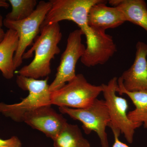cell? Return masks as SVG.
<instances>
[{
  "label": "cell",
  "mask_w": 147,
  "mask_h": 147,
  "mask_svg": "<svg viewBox=\"0 0 147 147\" xmlns=\"http://www.w3.org/2000/svg\"><path fill=\"white\" fill-rule=\"evenodd\" d=\"M94 38L87 44L81 62L87 67L103 65L107 62L117 52V46L113 37L105 31L92 30Z\"/></svg>",
  "instance_id": "obj_10"
},
{
  "label": "cell",
  "mask_w": 147,
  "mask_h": 147,
  "mask_svg": "<svg viewBox=\"0 0 147 147\" xmlns=\"http://www.w3.org/2000/svg\"><path fill=\"white\" fill-rule=\"evenodd\" d=\"M23 122L53 140L67 123L62 115L57 113L51 105L41 106L27 113Z\"/></svg>",
  "instance_id": "obj_9"
},
{
  "label": "cell",
  "mask_w": 147,
  "mask_h": 147,
  "mask_svg": "<svg viewBox=\"0 0 147 147\" xmlns=\"http://www.w3.org/2000/svg\"><path fill=\"white\" fill-rule=\"evenodd\" d=\"M102 90L101 85L90 84L79 74L61 88L51 92V104L74 109L86 108L97 98Z\"/></svg>",
  "instance_id": "obj_4"
},
{
  "label": "cell",
  "mask_w": 147,
  "mask_h": 147,
  "mask_svg": "<svg viewBox=\"0 0 147 147\" xmlns=\"http://www.w3.org/2000/svg\"><path fill=\"white\" fill-rule=\"evenodd\" d=\"M48 79V77L44 80H38L17 75L16 84L23 90L28 91V95L15 104L0 102V113L15 121L22 122L27 113L41 106L52 105Z\"/></svg>",
  "instance_id": "obj_2"
},
{
  "label": "cell",
  "mask_w": 147,
  "mask_h": 147,
  "mask_svg": "<svg viewBox=\"0 0 147 147\" xmlns=\"http://www.w3.org/2000/svg\"><path fill=\"white\" fill-rule=\"evenodd\" d=\"M9 5L6 1L5 0H0V7H4L5 8H8Z\"/></svg>",
  "instance_id": "obj_20"
},
{
  "label": "cell",
  "mask_w": 147,
  "mask_h": 147,
  "mask_svg": "<svg viewBox=\"0 0 147 147\" xmlns=\"http://www.w3.org/2000/svg\"><path fill=\"white\" fill-rule=\"evenodd\" d=\"M117 77H114L108 84L101 85L104 100L110 117L108 126L112 131H119L123 134L128 143L132 144L135 130L143 124L132 122L128 119V102L125 98L117 95Z\"/></svg>",
  "instance_id": "obj_6"
},
{
  "label": "cell",
  "mask_w": 147,
  "mask_h": 147,
  "mask_svg": "<svg viewBox=\"0 0 147 147\" xmlns=\"http://www.w3.org/2000/svg\"><path fill=\"white\" fill-rule=\"evenodd\" d=\"M136 48L133 64L120 76L124 88L128 91L147 90V44L138 41Z\"/></svg>",
  "instance_id": "obj_11"
},
{
  "label": "cell",
  "mask_w": 147,
  "mask_h": 147,
  "mask_svg": "<svg viewBox=\"0 0 147 147\" xmlns=\"http://www.w3.org/2000/svg\"><path fill=\"white\" fill-rule=\"evenodd\" d=\"M54 147H90L77 125L66 123L53 140Z\"/></svg>",
  "instance_id": "obj_16"
},
{
  "label": "cell",
  "mask_w": 147,
  "mask_h": 147,
  "mask_svg": "<svg viewBox=\"0 0 147 147\" xmlns=\"http://www.w3.org/2000/svg\"><path fill=\"white\" fill-rule=\"evenodd\" d=\"M5 32L3 29H1L0 30V43L3 39L5 35Z\"/></svg>",
  "instance_id": "obj_21"
},
{
  "label": "cell",
  "mask_w": 147,
  "mask_h": 147,
  "mask_svg": "<svg viewBox=\"0 0 147 147\" xmlns=\"http://www.w3.org/2000/svg\"><path fill=\"white\" fill-rule=\"evenodd\" d=\"M18 37L17 32L8 29L0 43V71L5 79H12L14 76L13 61L18 48Z\"/></svg>",
  "instance_id": "obj_14"
},
{
  "label": "cell",
  "mask_w": 147,
  "mask_h": 147,
  "mask_svg": "<svg viewBox=\"0 0 147 147\" xmlns=\"http://www.w3.org/2000/svg\"><path fill=\"white\" fill-rule=\"evenodd\" d=\"M109 4L116 7L128 21L142 27L147 32V5L144 0H110Z\"/></svg>",
  "instance_id": "obj_13"
},
{
  "label": "cell",
  "mask_w": 147,
  "mask_h": 147,
  "mask_svg": "<svg viewBox=\"0 0 147 147\" xmlns=\"http://www.w3.org/2000/svg\"><path fill=\"white\" fill-rule=\"evenodd\" d=\"M0 147H22V145L19 138L14 136L5 140L0 138Z\"/></svg>",
  "instance_id": "obj_18"
},
{
  "label": "cell",
  "mask_w": 147,
  "mask_h": 147,
  "mask_svg": "<svg viewBox=\"0 0 147 147\" xmlns=\"http://www.w3.org/2000/svg\"><path fill=\"white\" fill-rule=\"evenodd\" d=\"M11 10L5 19L11 21H19L29 17L37 5L36 0H9Z\"/></svg>",
  "instance_id": "obj_17"
},
{
  "label": "cell",
  "mask_w": 147,
  "mask_h": 147,
  "mask_svg": "<svg viewBox=\"0 0 147 147\" xmlns=\"http://www.w3.org/2000/svg\"><path fill=\"white\" fill-rule=\"evenodd\" d=\"M40 32V35L35 39L31 48L23 56V59H29L34 52V59L29 65L18 71V75L38 79L48 77L51 74L50 62L55 55L60 53L58 44L61 40L62 34L59 23L41 27Z\"/></svg>",
  "instance_id": "obj_1"
},
{
  "label": "cell",
  "mask_w": 147,
  "mask_h": 147,
  "mask_svg": "<svg viewBox=\"0 0 147 147\" xmlns=\"http://www.w3.org/2000/svg\"><path fill=\"white\" fill-rule=\"evenodd\" d=\"M3 25V17L0 13V30L2 29V27Z\"/></svg>",
  "instance_id": "obj_22"
},
{
  "label": "cell",
  "mask_w": 147,
  "mask_h": 147,
  "mask_svg": "<svg viewBox=\"0 0 147 147\" xmlns=\"http://www.w3.org/2000/svg\"><path fill=\"white\" fill-rule=\"evenodd\" d=\"M83 35L80 29L74 30L69 35L66 47L61 56L56 77L50 85V92L59 89L76 77V63L86 50V47L82 42Z\"/></svg>",
  "instance_id": "obj_8"
},
{
  "label": "cell",
  "mask_w": 147,
  "mask_h": 147,
  "mask_svg": "<svg viewBox=\"0 0 147 147\" xmlns=\"http://www.w3.org/2000/svg\"><path fill=\"white\" fill-rule=\"evenodd\" d=\"M59 109L62 114L82 123V128L86 134L92 131L96 132L101 147H109L106 128L110 123V117L105 100L96 98L89 106L82 109L66 107H60Z\"/></svg>",
  "instance_id": "obj_7"
},
{
  "label": "cell",
  "mask_w": 147,
  "mask_h": 147,
  "mask_svg": "<svg viewBox=\"0 0 147 147\" xmlns=\"http://www.w3.org/2000/svg\"><path fill=\"white\" fill-rule=\"evenodd\" d=\"M116 92L120 95L126 94L135 105L134 110L127 113L129 120L133 123H142L147 129V90L128 91L124 88L121 79H118Z\"/></svg>",
  "instance_id": "obj_15"
},
{
  "label": "cell",
  "mask_w": 147,
  "mask_h": 147,
  "mask_svg": "<svg viewBox=\"0 0 147 147\" xmlns=\"http://www.w3.org/2000/svg\"><path fill=\"white\" fill-rule=\"evenodd\" d=\"M101 0H50L51 7L41 27L69 20L76 23L86 37L88 44L94 38L93 32L88 24L90 9ZM40 27V28H41Z\"/></svg>",
  "instance_id": "obj_3"
},
{
  "label": "cell",
  "mask_w": 147,
  "mask_h": 147,
  "mask_svg": "<svg viewBox=\"0 0 147 147\" xmlns=\"http://www.w3.org/2000/svg\"><path fill=\"white\" fill-rule=\"evenodd\" d=\"M51 5L50 1H40L33 13L28 18L19 21L4 19V26L8 29L16 31L18 37V48L13 57V67L15 70L22 64L25 51L37 37Z\"/></svg>",
  "instance_id": "obj_5"
},
{
  "label": "cell",
  "mask_w": 147,
  "mask_h": 147,
  "mask_svg": "<svg viewBox=\"0 0 147 147\" xmlns=\"http://www.w3.org/2000/svg\"><path fill=\"white\" fill-rule=\"evenodd\" d=\"M101 0L90 9L88 24L92 30L105 31L117 28L125 22L123 14L116 7H109Z\"/></svg>",
  "instance_id": "obj_12"
},
{
  "label": "cell",
  "mask_w": 147,
  "mask_h": 147,
  "mask_svg": "<svg viewBox=\"0 0 147 147\" xmlns=\"http://www.w3.org/2000/svg\"><path fill=\"white\" fill-rule=\"evenodd\" d=\"M113 132L114 134L115 142L112 147H130L128 145L120 141L119 137L121 134L120 132L116 131H113Z\"/></svg>",
  "instance_id": "obj_19"
}]
</instances>
